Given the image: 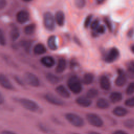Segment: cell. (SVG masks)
<instances>
[{"label":"cell","instance_id":"d6986e66","mask_svg":"<svg viewBox=\"0 0 134 134\" xmlns=\"http://www.w3.org/2000/svg\"><path fill=\"white\" fill-rule=\"evenodd\" d=\"M128 113V110L125 108L121 106H117L113 110V114L118 117H124L126 116Z\"/></svg>","mask_w":134,"mask_h":134},{"label":"cell","instance_id":"44dd1931","mask_svg":"<svg viewBox=\"0 0 134 134\" xmlns=\"http://www.w3.org/2000/svg\"><path fill=\"white\" fill-rule=\"evenodd\" d=\"M96 106L100 109H106L109 106V102L104 98H99L96 102Z\"/></svg>","mask_w":134,"mask_h":134},{"label":"cell","instance_id":"f1b7e54d","mask_svg":"<svg viewBox=\"0 0 134 134\" xmlns=\"http://www.w3.org/2000/svg\"><path fill=\"white\" fill-rule=\"evenodd\" d=\"M74 3L75 6L77 8L79 9H82L85 6L86 4V1L85 0H76L75 1Z\"/></svg>","mask_w":134,"mask_h":134},{"label":"cell","instance_id":"ac0fdd59","mask_svg":"<svg viewBox=\"0 0 134 134\" xmlns=\"http://www.w3.org/2000/svg\"><path fill=\"white\" fill-rule=\"evenodd\" d=\"M47 45L50 49L54 51L58 48L57 44V39L56 37L54 35L50 36L47 40Z\"/></svg>","mask_w":134,"mask_h":134},{"label":"cell","instance_id":"83f0119b","mask_svg":"<svg viewBox=\"0 0 134 134\" xmlns=\"http://www.w3.org/2000/svg\"><path fill=\"white\" fill-rule=\"evenodd\" d=\"M124 126L128 129H132L134 128V119L129 118L125 120L123 122Z\"/></svg>","mask_w":134,"mask_h":134},{"label":"cell","instance_id":"4fadbf2b","mask_svg":"<svg viewBox=\"0 0 134 134\" xmlns=\"http://www.w3.org/2000/svg\"><path fill=\"white\" fill-rule=\"evenodd\" d=\"M75 102L76 104H78L79 106H81L84 107H88L92 104V102L90 99H89L87 97H84V96H80L77 97L76 99Z\"/></svg>","mask_w":134,"mask_h":134},{"label":"cell","instance_id":"5b68a950","mask_svg":"<svg viewBox=\"0 0 134 134\" xmlns=\"http://www.w3.org/2000/svg\"><path fill=\"white\" fill-rule=\"evenodd\" d=\"M24 80L26 83L31 86L38 87L40 85V81L38 78L33 73L27 72L24 74Z\"/></svg>","mask_w":134,"mask_h":134},{"label":"cell","instance_id":"d590c367","mask_svg":"<svg viewBox=\"0 0 134 134\" xmlns=\"http://www.w3.org/2000/svg\"><path fill=\"white\" fill-rule=\"evenodd\" d=\"M0 43L2 46H5L6 44L5 37L2 29L0 30Z\"/></svg>","mask_w":134,"mask_h":134},{"label":"cell","instance_id":"8d00e7d4","mask_svg":"<svg viewBox=\"0 0 134 134\" xmlns=\"http://www.w3.org/2000/svg\"><path fill=\"white\" fill-rule=\"evenodd\" d=\"M104 23H105V24L106 25L108 29L110 31H111L112 30V25H111V22L110 21V20L107 18L105 17L104 18Z\"/></svg>","mask_w":134,"mask_h":134},{"label":"cell","instance_id":"c3c4849f","mask_svg":"<svg viewBox=\"0 0 134 134\" xmlns=\"http://www.w3.org/2000/svg\"><path fill=\"white\" fill-rule=\"evenodd\" d=\"M73 134H79V133H73Z\"/></svg>","mask_w":134,"mask_h":134},{"label":"cell","instance_id":"1f68e13d","mask_svg":"<svg viewBox=\"0 0 134 134\" xmlns=\"http://www.w3.org/2000/svg\"><path fill=\"white\" fill-rule=\"evenodd\" d=\"M99 26V20H98V19H94L91 23L90 26H91V28L94 30L97 28V27Z\"/></svg>","mask_w":134,"mask_h":134},{"label":"cell","instance_id":"7bdbcfd3","mask_svg":"<svg viewBox=\"0 0 134 134\" xmlns=\"http://www.w3.org/2000/svg\"><path fill=\"white\" fill-rule=\"evenodd\" d=\"M74 40L75 41V42L78 44L79 46H81V43H80V41L79 40V39L76 37H74Z\"/></svg>","mask_w":134,"mask_h":134},{"label":"cell","instance_id":"ffe728a7","mask_svg":"<svg viewBox=\"0 0 134 134\" xmlns=\"http://www.w3.org/2000/svg\"><path fill=\"white\" fill-rule=\"evenodd\" d=\"M47 51L46 48L45 46L41 43H38L36 44L33 49V52L35 54L40 55L46 53Z\"/></svg>","mask_w":134,"mask_h":134},{"label":"cell","instance_id":"f546056e","mask_svg":"<svg viewBox=\"0 0 134 134\" xmlns=\"http://www.w3.org/2000/svg\"><path fill=\"white\" fill-rule=\"evenodd\" d=\"M134 93V82L130 83L126 88V93L131 95Z\"/></svg>","mask_w":134,"mask_h":134},{"label":"cell","instance_id":"f35d334b","mask_svg":"<svg viewBox=\"0 0 134 134\" xmlns=\"http://www.w3.org/2000/svg\"><path fill=\"white\" fill-rule=\"evenodd\" d=\"M113 134H129L127 132L123 130H117L115 131Z\"/></svg>","mask_w":134,"mask_h":134},{"label":"cell","instance_id":"8992f818","mask_svg":"<svg viewBox=\"0 0 134 134\" xmlns=\"http://www.w3.org/2000/svg\"><path fill=\"white\" fill-rule=\"evenodd\" d=\"M86 118L88 122L92 126L100 127L103 125V121L97 115L93 113H88L86 115Z\"/></svg>","mask_w":134,"mask_h":134},{"label":"cell","instance_id":"e575fe53","mask_svg":"<svg viewBox=\"0 0 134 134\" xmlns=\"http://www.w3.org/2000/svg\"><path fill=\"white\" fill-rule=\"evenodd\" d=\"M127 69L130 73L134 74V61H131L129 62L128 64Z\"/></svg>","mask_w":134,"mask_h":134},{"label":"cell","instance_id":"7402d4cb","mask_svg":"<svg viewBox=\"0 0 134 134\" xmlns=\"http://www.w3.org/2000/svg\"><path fill=\"white\" fill-rule=\"evenodd\" d=\"M20 35L19 30L17 27H13L9 31V38L10 39L14 41L16 40Z\"/></svg>","mask_w":134,"mask_h":134},{"label":"cell","instance_id":"9a60e30c","mask_svg":"<svg viewBox=\"0 0 134 134\" xmlns=\"http://www.w3.org/2000/svg\"><path fill=\"white\" fill-rule=\"evenodd\" d=\"M55 21L59 26H63L65 21V15L61 10L57 11L54 16Z\"/></svg>","mask_w":134,"mask_h":134},{"label":"cell","instance_id":"ab89813d","mask_svg":"<svg viewBox=\"0 0 134 134\" xmlns=\"http://www.w3.org/2000/svg\"><path fill=\"white\" fill-rule=\"evenodd\" d=\"M6 5V1L5 0H0V9L4 8Z\"/></svg>","mask_w":134,"mask_h":134},{"label":"cell","instance_id":"603a6c76","mask_svg":"<svg viewBox=\"0 0 134 134\" xmlns=\"http://www.w3.org/2000/svg\"><path fill=\"white\" fill-rule=\"evenodd\" d=\"M46 77L47 81L52 84H57L60 81V79L58 76L51 73H47L46 75Z\"/></svg>","mask_w":134,"mask_h":134},{"label":"cell","instance_id":"b9f144b4","mask_svg":"<svg viewBox=\"0 0 134 134\" xmlns=\"http://www.w3.org/2000/svg\"><path fill=\"white\" fill-rule=\"evenodd\" d=\"M1 134H16V133L9 130H4L2 131Z\"/></svg>","mask_w":134,"mask_h":134},{"label":"cell","instance_id":"cb8c5ba5","mask_svg":"<svg viewBox=\"0 0 134 134\" xmlns=\"http://www.w3.org/2000/svg\"><path fill=\"white\" fill-rule=\"evenodd\" d=\"M94 75L91 73H86L83 76L82 82L84 84L88 85L91 84L94 80Z\"/></svg>","mask_w":134,"mask_h":134},{"label":"cell","instance_id":"d4e9b609","mask_svg":"<svg viewBox=\"0 0 134 134\" xmlns=\"http://www.w3.org/2000/svg\"><path fill=\"white\" fill-rule=\"evenodd\" d=\"M109 98L111 102L114 103H118L121 100L122 95L119 92H114L111 93V94L109 96Z\"/></svg>","mask_w":134,"mask_h":134},{"label":"cell","instance_id":"8fae6325","mask_svg":"<svg viewBox=\"0 0 134 134\" xmlns=\"http://www.w3.org/2000/svg\"><path fill=\"white\" fill-rule=\"evenodd\" d=\"M0 84L1 86L7 90H12L14 89V86L4 74H0Z\"/></svg>","mask_w":134,"mask_h":134},{"label":"cell","instance_id":"7dc6e473","mask_svg":"<svg viewBox=\"0 0 134 134\" xmlns=\"http://www.w3.org/2000/svg\"><path fill=\"white\" fill-rule=\"evenodd\" d=\"M131 51L134 53V45L131 47Z\"/></svg>","mask_w":134,"mask_h":134},{"label":"cell","instance_id":"f6af8a7d","mask_svg":"<svg viewBox=\"0 0 134 134\" xmlns=\"http://www.w3.org/2000/svg\"><path fill=\"white\" fill-rule=\"evenodd\" d=\"M104 1H103V0H97L96 1V3L97 4H102L103 3H104Z\"/></svg>","mask_w":134,"mask_h":134},{"label":"cell","instance_id":"60d3db41","mask_svg":"<svg viewBox=\"0 0 134 134\" xmlns=\"http://www.w3.org/2000/svg\"><path fill=\"white\" fill-rule=\"evenodd\" d=\"M15 80L16 81V82H17L19 84H20V85H23V81L18 77V76H15Z\"/></svg>","mask_w":134,"mask_h":134},{"label":"cell","instance_id":"30bf717a","mask_svg":"<svg viewBox=\"0 0 134 134\" xmlns=\"http://www.w3.org/2000/svg\"><path fill=\"white\" fill-rule=\"evenodd\" d=\"M127 78L124 72V71L121 69H119L118 70V76L115 80V84L118 86H122L126 82Z\"/></svg>","mask_w":134,"mask_h":134},{"label":"cell","instance_id":"4dcf8cb0","mask_svg":"<svg viewBox=\"0 0 134 134\" xmlns=\"http://www.w3.org/2000/svg\"><path fill=\"white\" fill-rule=\"evenodd\" d=\"M92 17H93V15L90 14V15H88L85 19L84 23V27L85 28H87L90 25V24L91 23V20L92 19Z\"/></svg>","mask_w":134,"mask_h":134},{"label":"cell","instance_id":"ba28073f","mask_svg":"<svg viewBox=\"0 0 134 134\" xmlns=\"http://www.w3.org/2000/svg\"><path fill=\"white\" fill-rule=\"evenodd\" d=\"M44 98L47 102L55 105L60 106L64 104V102L61 99L52 93H48L46 94L44 96Z\"/></svg>","mask_w":134,"mask_h":134},{"label":"cell","instance_id":"74e56055","mask_svg":"<svg viewBox=\"0 0 134 134\" xmlns=\"http://www.w3.org/2000/svg\"><path fill=\"white\" fill-rule=\"evenodd\" d=\"M21 45L23 47H24L26 51H28L30 49L31 44H30V42L25 41H24L22 42Z\"/></svg>","mask_w":134,"mask_h":134},{"label":"cell","instance_id":"e0dca14e","mask_svg":"<svg viewBox=\"0 0 134 134\" xmlns=\"http://www.w3.org/2000/svg\"><path fill=\"white\" fill-rule=\"evenodd\" d=\"M66 61L63 58H61L58 60L57 65L55 68V72L58 73H62L66 69Z\"/></svg>","mask_w":134,"mask_h":134},{"label":"cell","instance_id":"484cf974","mask_svg":"<svg viewBox=\"0 0 134 134\" xmlns=\"http://www.w3.org/2000/svg\"><path fill=\"white\" fill-rule=\"evenodd\" d=\"M35 30L36 25L35 24H30L24 27V32L26 35H31L35 32Z\"/></svg>","mask_w":134,"mask_h":134},{"label":"cell","instance_id":"836d02e7","mask_svg":"<svg viewBox=\"0 0 134 134\" xmlns=\"http://www.w3.org/2000/svg\"><path fill=\"white\" fill-rule=\"evenodd\" d=\"M105 27L103 25H99V26L97 27V28L95 30V32L97 34H103L105 32Z\"/></svg>","mask_w":134,"mask_h":134},{"label":"cell","instance_id":"ee69618b","mask_svg":"<svg viewBox=\"0 0 134 134\" xmlns=\"http://www.w3.org/2000/svg\"><path fill=\"white\" fill-rule=\"evenodd\" d=\"M4 102V98H3V96L2 95V94H1L0 95V103L2 104Z\"/></svg>","mask_w":134,"mask_h":134},{"label":"cell","instance_id":"5bb4252c","mask_svg":"<svg viewBox=\"0 0 134 134\" xmlns=\"http://www.w3.org/2000/svg\"><path fill=\"white\" fill-rule=\"evenodd\" d=\"M99 84L103 90H108L110 88L111 85L109 79L105 75H103L100 77Z\"/></svg>","mask_w":134,"mask_h":134},{"label":"cell","instance_id":"3957f363","mask_svg":"<svg viewBox=\"0 0 134 134\" xmlns=\"http://www.w3.org/2000/svg\"><path fill=\"white\" fill-rule=\"evenodd\" d=\"M43 23L46 29L49 31L54 30L55 28V19L50 12L44 13L43 16Z\"/></svg>","mask_w":134,"mask_h":134},{"label":"cell","instance_id":"6da1fadb","mask_svg":"<svg viewBox=\"0 0 134 134\" xmlns=\"http://www.w3.org/2000/svg\"><path fill=\"white\" fill-rule=\"evenodd\" d=\"M69 90L74 94H79L82 90V85L79 77L76 75L70 76L67 81Z\"/></svg>","mask_w":134,"mask_h":134},{"label":"cell","instance_id":"2e32d148","mask_svg":"<svg viewBox=\"0 0 134 134\" xmlns=\"http://www.w3.org/2000/svg\"><path fill=\"white\" fill-rule=\"evenodd\" d=\"M55 91L60 96L63 98H68L70 96V93L63 85H60L58 86L55 88Z\"/></svg>","mask_w":134,"mask_h":134},{"label":"cell","instance_id":"9c48e42d","mask_svg":"<svg viewBox=\"0 0 134 134\" xmlns=\"http://www.w3.org/2000/svg\"><path fill=\"white\" fill-rule=\"evenodd\" d=\"M29 18L28 12L25 10H20L18 11L16 15L17 21L19 24H24L27 22Z\"/></svg>","mask_w":134,"mask_h":134},{"label":"cell","instance_id":"277c9868","mask_svg":"<svg viewBox=\"0 0 134 134\" xmlns=\"http://www.w3.org/2000/svg\"><path fill=\"white\" fill-rule=\"evenodd\" d=\"M65 117L67 120L75 127H80L84 125V121L82 118L76 114L73 113H67L65 114Z\"/></svg>","mask_w":134,"mask_h":134},{"label":"cell","instance_id":"7a4b0ae2","mask_svg":"<svg viewBox=\"0 0 134 134\" xmlns=\"http://www.w3.org/2000/svg\"><path fill=\"white\" fill-rule=\"evenodd\" d=\"M18 101L24 108L28 110L35 112L39 110V105L31 99L26 98H21L18 99Z\"/></svg>","mask_w":134,"mask_h":134},{"label":"cell","instance_id":"7c38bea8","mask_svg":"<svg viewBox=\"0 0 134 134\" xmlns=\"http://www.w3.org/2000/svg\"><path fill=\"white\" fill-rule=\"evenodd\" d=\"M40 62L43 65L47 68H51L55 64V61L53 58L49 55L42 57L40 59Z\"/></svg>","mask_w":134,"mask_h":134},{"label":"cell","instance_id":"4316f807","mask_svg":"<svg viewBox=\"0 0 134 134\" xmlns=\"http://www.w3.org/2000/svg\"><path fill=\"white\" fill-rule=\"evenodd\" d=\"M98 95V91L95 88L89 89L86 92V97L89 99L94 98Z\"/></svg>","mask_w":134,"mask_h":134},{"label":"cell","instance_id":"d6a6232c","mask_svg":"<svg viewBox=\"0 0 134 134\" xmlns=\"http://www.w3.org/2000/svg\"><path fill=\"white\" fill-rule=\"evenodd\" d=\"M125 104L129 107H134V97H132L130 98L127 99L125 102Z\"/></svg>","mask_w":134,"mask_h":134},{"label":"cell","instance_id":"bcb514c9","mask_svg":"<svg viewBox=\"0 0 134 134\" xmlns=\"http://www.w3.org/2000/svg\"><path fill=\"white\" fill-rule=\"evenodd\" d=\"M88 134H100L99 132H95V131H90Z\"/></svg>","mask_w":134,"mask_h":134},{"label":"cell","instance_id":"52a82bcc","mask_svg":"<svg viewBox=\"0 0 134 134\" xmlns=\"http://www.w3.org/2000/svg\"><path fill=\"white\" fill-rule=\"evenodd\" d=\"M119 56V52L116 48H112L106 54L104 60L107 63H112L116 60Z\"/></svg>","mask_w":134,"mask_h":134}]
</instances>
